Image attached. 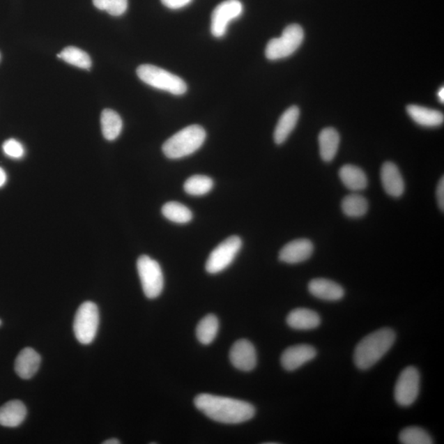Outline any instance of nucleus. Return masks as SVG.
Here are the masks:
<instances>
[{"instance_id": "nucleus-27", "label": "nucleus", "mask_w": 444, "mask_h": 444, "mask_svg": "<svg viewBox=\"0 0 444 444\" xmlns=\"http://www.w3.org/2000/svg\"><path fill=\"white\" fill-rule=\"evenodd\" d=\"M57 57L70 65L84 68V70H89L91 67V59L89 54L84 50L75 47L63 49L61 53L58 54Z\"/></svg>"}, {"instance_id": "nucleus-33", "label": "nucleus", "mask_w": 444, "mask_h": 444, "mask_svg": "<svg viewBox=\"0 0 444 444\" xmlns=\"http://www.w3.org/2000/svg\"><path fill=\"white\" fill-rule=\"evenodd\" d=\"M437 200L439 208L443 213L444 210V178L442 177L441 180L439 181L438 186H437Z\"/></svg>"}, {"instance_id": "nucleus-26", "label": "nucleus", "mask_w": 444, "mask_h": 444, "mask_svg": "<svg viewBox=\"0 0 444 444\" xmlns=\"http://www.w3.org/2000/svg\"><path fill=\"white\" fill-rule=\"evenodd\" d=\"M163 216L172 222L185 224L193 218L190 208L184 204L178 202H169L163 206L162 210Z\"/></svg>"}, {"instance_id": "nucleus-1", "label": "nucleus", "mask_w": 444, "mask_h": 444, "mask_svg": "<svg viewBox=\"0 0 444 444\" xmlns=\"http://www.w3.org/2000/svg\"><path fill=\"white\" fill-rule=\"evenodd\" d=\"M194 405L208 418L222 424L244 423L256 413L255 407L249 402L208 393L197 396Z\"/></svg>"}, {"instance_id": "nucleus-19", "label": "nucleus", "mask_w": 444, "mask_h": 444, "mask_svg": "<svg viewBox=\"0 0 444 444\" xmlns=\"http://www.w3.org/2000/svg\"><path fill=\"white\" fill-rule=\"evenodd\" d=\"M300 114V109L293 105L282 114L274 130L275 143L278 145L285 143L291 132L294 130L299 121Z\"/></svg>"}, {"instance_id": "nucleus-25", "label": "nucleus", "mask_w": 444, "mask_h": 444, "mask_svg": "<svg viewBox=\"0 0 444 444\" xmlns=\"http://www.w3.org/2000/svg\"><path fill=\"white\" fill-rule=\"evenodd\" d=\"M219 321L217 316L208 314L201 320L196 329L198 340L204 345H209L217 337Z\"/></svg>"}, {"instance_id": "nucleus-13", "label": "nucleus", "mask_w": 444, "mask_h": 444, "mask_svg": "<svg viewBox=\"0 0 444 444\" xmlns=\"http://www.w3.org/2000/svg\"><path fill=\"white\" fill-rule=\"evenodd\" d=\"M314 250L313 243L307 239L292 240L279 252V260L288 264L305 262L312 256Z\"/></svg>"}, {"instance_id": "nucleus-3", "label": "nucleus", "mask_w": 444, "mask_h": 444, "mask_svg": "<svg viewBox=\"0 0 444 444\" xmlns=\"http://www.w3.org/2000/svg\"><path fill=\"white\" fill-rule=\"evenodd\" d=\"M206 131L200 125L185 128L164 141L162 151L167 158L181 159L193 154L204 144Z\"/></svg>"}, {"instance_id": "nucleus-6", "label": "nucleus", "mask_w": 444, "mask_h": 444, "mask_svg": "<svg viewBox=\"0 0 444 444\" xmlns=\"http://www.w3.org/2000/svg\"><path fill=\"white\" fill-rule=\"evenodd\" d=\"M99 320L98 305L91 301L82 303L77 311L73 323L77 340L84 345L93 342L97 335Z\"/></svg>"}, {"instance_id": "nucleus-10", "label": "nucleus", "mask_w": 444, "mask_h": 444, "mask_svg": "<svg viewBox=\"0 0 444 444\" xmlns=\"http://www.w3.org/2000/svg\"><path fill=\"white\" fill-rule=\"evenodd\" d=\"M243 4L239 0H227L215 8L210 22V31L215 38H223L228 25L240 17L243 13Z\"/></svg>"}, {"instance_id": "nucleus-9", "label": "nucleus", "mask_w": 444, "mask_h": 444, "mask_svg": "<svg viewBox=\"0 0 444 444\" xmlns=\"http://www.w3.org/2000/svg\"><path fill=\"white\" fill-rule=\"evenodd\" d=\"M420 374L414 366H409L398 377L395 388V399L401 407H409L415 404L420 395Z\"/></svg>"}, {"instance_id": "nucleus-37", "label": "nucleus", "mask_w": 444, "mask_h": 444, "mask_svg": "<svg viewBox=\"0 0 444 444\" xmlns=\"http://www.w3.org/2000/svg\"><path fill=\"white\" fill-rule=\"evenodd\" d=\"M1 324H2V321H1V319H0V326H1Z\"/></svg>"}, {"instance_id": "nucleus-16", "label": "nucleus", "mask_w": 444, "mask_h": 444, "mask_svg": "<svg viewBox=\"0 0 444 444\" xmlns=\"http://www.w3.org/2000/svg\"><path fill=\"white\" fill-rule=\"evenodd\" d=\"M288 326L296 330L307 331L317 328L321 324V318L315 311L305 308L295 309L286 318Z\"/></svg>"}, {"instance_id": "nucleus-24", "label": "nucleus", "mask_w": 444, "mask_h": 444, "mask_svg": "<svg viewBox=\"0 0 444 444\" xmlns=\"http://www.w3.org/2000/svg\"><path fill=\"white\" fill-rule=\"evenodd\" d=\"M342 210L347 217L351 218L362 217L368 213L369 202L362 195L349 194L343 199Z\"/></svg>"}, {"instance_id": "nucleus-17", "label": "nucleus", "mask_w": 444, "mask_h": 444, "mask_svg": "<svg viewBox=\"0 0 444 444\" xmlns=\"http://www.w3.org/2000/svg\"><path fill=\"white\" fill-rule=\"evenodd\" d=\"M40 362V355L38 352L31 347L24 348L15 360V372L21 378L29 379L38 372Z\"/></svg>"}, {"instance_id": "nucleus-36", "label": "nucleus", "mask_w": 444, "mask_h": 444, "mask_svg": "<svg viewBox=\"0 0 444 444\" xmlns=\"http://www.w3.org/2000/svg\"><path fill=\"white\" fill-rule=\"evenodd\" d=\"M103 443L104 444H120L121 443L118 441V439L116 438H111V439H108V441H105Z\"/></svg>"}, {"instance_id": "nucleus-5", "label": "nucleus", "mask_w": 444, "mask_h": 444, "mask_svg": "<svg viewBox=\"0 0 444 444\" xmlns=\"http://www.w3.org/2000/svg\"><path fill=\"white\" fill-rule=\"evenodd\" d=\"M304 38V30L300 25H289L284 29L280 38L269 41L265 49V56L270 61L289 57L299 49Z\"/></svg>"}, {"instance_id": "nucleus-31", "label": "nucleus", "mask_w": 444, "mask_h": 444, "mask_svg": "<svg viewBox=\"0 0 444 444\" xmlns=\"http://www.w3.org/2000/svg\"><path fill=\"white\" fill-rule=\"evenodd\" d=\"M3 153L13 159H20L25 154L24 146L16 139H10L3 144Z\"/></svg>"}, {"instance_id": "nucleus-15", "label": "nucleus", "mask_w": 444, "mask_h": 444, "mask_svg": "<svg viewBox=\"0 0 444 444\" xmlns=\"http://www.w3.org/2000/svg\"><path fill=\"white\" fill-rule=\"evenodd\" d=\"M311 295L319 300L339 301L345 296L344 288L339 284L325 278H315L308 285Z\"/></svg>"}, {"instance_id": "nucleus-18", "label": "nucleus", "mask_w": 444, "mask_h": 444, "mask_svg": "<svg viewBox=\"0 0 444 444\" xmlns=\"http://www.w3.org/2000/svg\"><path fill=\"white\" fill-rule=\"evenodd\" d=\"M26 414V407L21 401H9L0 407V425L8 428L20 427Z\"/></svg>"}, {"instance_id": "nucleus-8", "label": "nucleus", "mask_w": 444, "mask_h": 444, "mask_svg": "<svg viewBox=\"0 0 444 444\" xmlns=\"http://www.w3.org/2000/svg\"><path fill=\"white\" fill-rule=\"evenodd\" d=\"M242 247V240L239 236H232L221 243L210 254L206 271L210 274H217L230 266L239 253Z\"/></svg>"}, {"instance_id": "nucleus-23", "label": "nucleus", "mask_w": 444, "mask_h": 444, "mask_svg": "<svg viewBox=\"0 0 444 444\" xmlns=\"http://www.w3.org/2000/svg\"><path fill=\"white\" fill-rule=\"evenodd\" d=\"M100 125L105 139L114 141L121 134L123 129L122 118L117 112L111 109H105L100 117Z\"/></svg>"}, {"instance_id": "nucleus-22", "label": "nucleus", "mask_w": 444, "mask_h": 444, "mask_svg": "<svg viewBox=\"0 0 444 444\" xmlns=\"http://www.w3.org/2000/svg\"><path fill=\"white\" fill-rule=\"evenodd\" d=\"M339 178L348 190L352 191L364 190L368 186V178L366 174L354 164H345L339 171Z\"/></svg>"}, {"instance_id": "nucleus-20", "label": "nucleus", "mask_w": 444, "mask_h": 444, "mask_svg": "<svg viewBox=\"0 0 444 444\" xmlns=\"http://www.w3.org/2000/svg\"><path fill=\"white\" fill-rule=\"evenodd\" d=\"M340 135L333 128H325L319 135L320 157L325 162L335 158L340 144Z\"/></svg>"}, {"instance_id": "nucleus-30", "label": "nucleus", "mask_w": 444, "mask_h": 444, "mask_svg": "<svg viewBox=\"0 0 444 444\" xmlns=\"http://www.w3.org/2000/svg\"><path fill=\"white\" fill-rule=\"evenodd\" d=\"M94 6L112 16H121L128 8V0H93Z\"/></svg>"}, {"instance_id": "nucleus-7", "label": "nucleus", "mask_w": 444, "mask_h": 444, "mask_svg": "<svg viewBox=\"0 0 444 444\" xmlns=\"http://www.w3.org/2000/svg\"><path fill=\"white\" fill-rule=\"evenodd\" d=\"M141 286L148 299L157 298L162 294L164 287L162 270L157 261L148 255H141L137 262Z\"/></svg>"}, {"instance_id": "nucleus-12", "label": "nucleus", "mask_w": 444, "mask_h": 444, "mask_svg": "<svg viewBox=\"0 0 444 444\" xmlns=\"http://www.w3.org/2000/svg\"><path fill=\"white\" fill-rule=\"evenodd\" d=\"M317 356V350L307 344L288 347L281 356L282 367L287 372H295Z\"/></svg>"}, {"instance_id": "nucleus-14", "label": "nucleus", "mask_w": 444, "mask_h": 444, "mask_svg": "<svg viewBox=\"0 0 444 444\" xmlns=\"http://www.w3.org/2000/svg\"><path fill=\"white\" fill-rule=\"evenodd\" d=\"M380 176L387 194L392 198H400L404 195L405 182L396 164L392 162L383 163Z\"/></svg>"}, {"instance_id": "nucleus-2", "label": "nucleus", "mask_w": 444, "mask_h": 444, "mask_svg": "<svg viewBox=\"0 0 444 444\" xmlns=\"http://www.w3.org/2000/svg\"><path fill=\"white\" fill-rule=\"evenodd\" d=\"M396 341V333L392 328L378 329L365 337L354 352V363L357 368L367 370L385 355Z\"/></svg>"}, {"instance_id": "nucleus-28", "label": "nucleus", "mask_w": 444, "mask_h": 444, "mask_svg": "<svg viewBox=\"0 0 444 444\" xmlns=\"http://www.w3.org/2000/svg\"><path fill=\"white\" fill-rule=\"evenodd\" d=\"M213 181L208 176L196 175L185 181L184 190L192 196H203L209 193L213 187Z\"/></svg>"}, {"instance_id": "nucleus-11", "label": "nucleus", "mask_w": 444, "mask_h": 444, "mask_svg": "<svg viewBox=\"0 0 444 444\" xmlns=\"http://www.w3.org/2000/svg\"><path fill=\"white\" fill-rule=\"evenodd\" d=\"M230 360L235 368L241 372H249L257 365V352L250 341L241 339L232 346Z\"/></svg>"}, {"instance_id": "nucleus-21", "label": "nucleus", "mask_w": 444, "mask_h": 444, "mask_svg": "<svg viewBox=\"0 0 444 444\" xmlns=\"http://www.w3.org/2000/svg\"><path fill=\"white\" fill-rule=\"evenodd\" d=\"M410 117L419 125L424 127H438L443 125V114L436 109L410 105L406 107Z\"/></svg>"}, {"instance_id": "nucleus-4", "label": "nucleus", "mask_w": 444, "mask_h": 444, "mask_svg": "<svg viewBox=\"0 0 444 444\" xmlns=\"http://www.w3.org/2000/svg\"><path fill=\"white\" fill-rule=\"evenodd\" d=\"M137 75L139 79L154 89L168 91L173 95H184L187 84L180 77L163 70V68L143 65L137 68Z\"/></svg>"}, {"instance_id": "nucleus-35", "label": "nucleus", "mask_w": 444, "mask_h": 444, "mask_svg": "<svg viewBox=\"0 0 444 444\" xmlns=\"http://www.w3.org/2000/svg\"><path fill=\"white\" fill-rule=\"evenodd\" d=\"M438 97L439 100H441V102L443 103L444 102V89L443 88H441V90L438 91Z\"/></svg>"}, {"instance_id": "nucleus-32", "label": "nucleus", "mask_w": 444, "mask_h": 444, "mask_svg": "<svg viewBox=\"0 0 444 444\" xmlns=\"http://www.w3.org/2000/svg\"><path fill=\"white\" fill-rule=\"evenodd\" d=\"M164 6L171 9L184 8L192 2V0H161Z\"/></svg>"}, {"instance_id": "nucleus-29", "label": "nucleus", "mask_w": 444, "mask_h": 444, "mask_svg": "<svg viewBox=\"0 0 444 444\" xmlns=\"http://www.w3.org/2000/svg\"><path fill=\"white\" fill-rule=\"evenodd\" d=\"M399 441L404 444H433L430 434L422 428L411 427L402 429L399 434Z\"/></svg>"}, {"instance_id": "nucleus-34", "label": "nucleus", "mask_w": 444, "mask_h": 444, "mask_svg": "<svg viewBox=\"0 0 444 444\" xmlns=\"http://www.w3.org/2000/svg\"><path fill=\"white\" fill-rule=\"evenodd\" d=\"M6 181H7L6 173V171H3V169L0 167V187L6 185Z\"/></svg>"}]
</instances>
